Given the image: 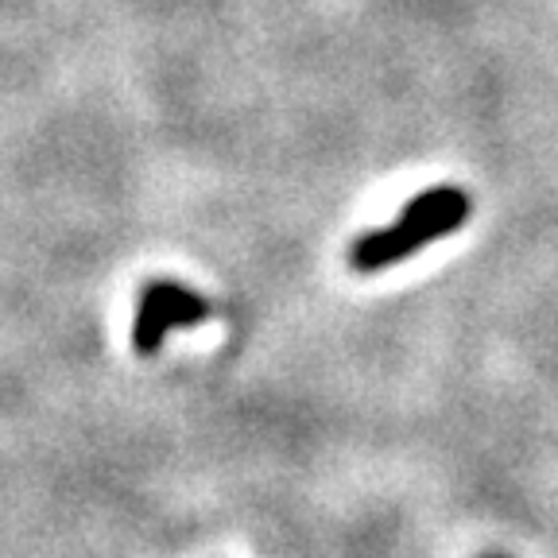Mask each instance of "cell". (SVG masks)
<instances>
[{"mask_svg":"<svg viewBox=\"0 0 558 558\" xmlns=\"http://www.w3.org/2000/svg\"><path fill=\"white\" fill-rule=\"evenodd\" d=\"M470 214H473V198L462 186H453V183L430 186V191L415 194V198L396 214L392 226L357 236L353 248H349V268L353 271L392 268V264L415 256L423 244L458 233V229L470 221Z\"/></svg>","mask_w":558,"mask_h":558,"instance_id":"1","label":"cell"},{"mask_svg":"<svg viewBox=\"0 0 558 558\" xmlns=\"http://www.w3.org/2000/svg\"><path fill=\"white\" fill-rule=\"evenodd\" d=\"M209 314H214V306L198 291L183 288V283H171V279H156L140 295L136 323H132V345H136V353L151 357V353H159L167 333L206 323Z\"/></svg>","mask_w":558,"mask_h":558,"instance_id":"2","label":"cell"},{"mask_svg":"<svg viewBox=\"0 0 558 558\" xmlns=\"http://www.w3.org/2000/svg\"><path fill=\"white\" fill-rule=\"evenodd\" d=\"M497 558H500V555H497Z\"/></svg>","mask_w":558,"mask_h":558,"instance_id":"3","label":"cell"}]
</instances>
